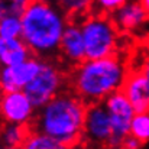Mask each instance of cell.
<instances>
[{
	"mask_svg": "<svg viewBox=\"0 0 149 149\" xmlns=\"http://www.w3.org/2000/svg\"><path fill=\"white\" fill-rule=\"evenodd\" d=\"M110 19L120 33H135L148 22V16L141 0H127L120 9L110 15Z\"/></svg>",
	"mask_w": 149,
	"mask_h": 149,
	"instance_id": "8fae6325",
	"label": "cell"
},
{
	"mask_svg": "<svg viewBox=\"0 0 149 149\" xmlns=\"http://www.w3.org/2000/svg\"><path fill=\"white\" fill-rule=\"evenodd\" d=\"M143 146L136 138H133V136H127V138H125V141L122 142V146L120 149H141Z\"/></svg>",
	"mask_w": 149,
	"mask_h": 149,
	"instance_id": "44dd1931",
	"label": "cell"
},
{
	"mask_svg": "<svg viewBox=\"0 0 149 149\" xmlns=\"http://www.w3.org/2000/svg\"><path fill=\"white\" fill-rule=\"evenodd\" d=\"M0 149H22V146H6V145H0Z\"/></svg>",
	"mask_w": 149,
	"mask_h": 149,
	"instance_id": "cb8c5ba5",
	"label": "cell"
},
{
	"mask_svg": "<svg viewBox=\"0 0 149 149\" xmlns=\"http://www.w3.org/2000/svg\"><path fill=\"white\" fill-rule=\"evenodd\" d=\"M127 74L129 68L119 54L86 59L70 70L68 86L87 104L103 103L109 96L122 90Z\"/></svg>",
	"mask_w": 149,
	"mask_h": 149,
	"instance_id": "3957f363",
	"label": "cell"
},
{
	"mask_svg": "<svg viewBox=\"0 0 149 149\" xmlns=\"http://www.w3.org/2000/svg\"><path fill=\"white\" fill-rule=\"evenodd\" d=\"M141 70L143 71V74L146 75L149 78V55L145 58V61H143V64H142V67H141Z\"/></svg>",
	"mask_w": 149,
	"mask_h": 149,
	"instance_id": "7402d4cb",
	"label": "cell"
},
{
	"mask_svg": "<svg viewBox=\"0 0 149 149\" xmlns=\"http://www.w3.org/2000/svg\"><path fill=\"white\" fill-rule=\"evenodd\" d=\"M68 75L58 59H44L36 77L23 88L28 99L38 110L49 100L67 90Z\"/></svg>",
	"mask_w": 149,
	"mask_h": 149,
	"instance_id": "5b68a950",
	"label": "cell"
},
{
	"mask_svg": "<svg viewBox=\"0 0 149 149\" xmlns=\"http://www.w3.org/2000/svg\"><path fill=\"white\" fill-rule=\"evenodd\" d=\"M113 136L110 116L103 103H94L87 106L83 141L96 148H107Z\"/></svg>",
	"mask_w": 149,
	"mask_h": 149,
	"instance_id": "52a82bcc",
	"label": "cell"
},
{
	"mask_svg": "<svg viewBox=\"0 0 149 149\" xmlns=\"http://www.w3.org/2000/svg\"><path fill=\"white\" fill-rule=\"evenodd\" d=\"M87 106L71 88H67L36 110L31 129L72 149L83 141Z\"/></svg>",
	"mask_w": 149,
	"mask_h": 149,
	"instance_id": "7a4b0ae2",
	"label": "cell"
},
{
	"mask_svg": "<svg viewBox=\"0 0 149 149\" xmlns=\"http://www.w3.org/2000/svg\"><path fill=\"white\" fill-rule=\"evenodd\" d=\"M20 20L22 39L32 55L41 59H58L61 38L70 22L58 3L31 0Z\"/></svg>",
	"mask_w": 149,
	"mask_h": 149,
	"instance_id": "6da1fadb",
	"label": "cell"
},
{
	"mask_svg": "<svg viewBox=\"0 0 149 149\" xmlns=\"http://www.w3.org/2000/svg\"><path fill=\"white\" fill-rule=\"evenodd\" d=\"M103 104L110 116L111 130H113L109 149H120L125 138L130 135V123L136 111L122 90L109 96L103 101Z\"/></svg>",
	"mask_w": 149,
	"mask_h": 149,
	"instance_id": "8992f818",
	"label": "cell"
},
{
	"mask_svg": "<svg viewBox=\"0 0 149 149\" xmlns=\"http://www.w3.org/2000/svg\"><path fill=\"white\" fill-rule=\"evenodd\" d=\"M141 3H142V6H143V9H145V13H146L148 20H149V0H141Z\"/></svg>",
	"mask_w": 149,
	"mask_h": 149,
	"instance_id": "603a6c76",
	"label": "cell"
},
{
	"mask_svg": "<svg viewBox=\"0 0 149 149\" xmlns=\"http://www.w3.org/2000/svg\"><path fill=\"white\" fill-rule=\"evenodd\" d=\"M78 22L86 44V59H100L117 55L120 32L110 16L93 12Z\"/></svg>",
	"mask_w": 149,
	"mask_h": 149,
	"instance_id": "277c9868",
	"label": "cell"
},
{
	"mask_svg": "<svg viewBox=\"0 0 149 149\" xmlns=\"http://www.w3.org/2000/svg\"><path fill=\"white\" fill-rule=\"evenodd\" d=\"M127 0H94V10L96 13L110 16L117 9H120Z\"/></svg>",
	"mask_w": 149,
	"mask_h": 149,
	"instance_id": "ffe728a7",
	"label": "cell"
},
{
	"mask_svg": "<svg viewBox=\"0 0 149 149\" xmlns=\"http://www.w3.org/2000/svg\"><path fill=\"white\" fill-rule=\"evenodd\" d=\"M45 1H49V3H58V0H45Z\"/></svg>",
	"mask_w": 149,
	"mask_h": 149,
	"instance_id": "d4e9b609",
	"label": "cell"
},
{
	"mask_svg": "<svg viewBox=\"0 0 149 149\" xmlns=\"http://www.w3.org/2000/svg\"><path fill=\"white\" fill-rule=\"evenodd\" d=\"M44 59L38 56H31L26 61L12 65V67H1L0 68V91H17L23 90L39 72L42 68Z\"/></svg>",
	"mask_w": 149,
	"mask_h": 149,
	"instance_id": "9c48e42d",
	"label": "cell"
},
{
	"mask_svg": "<svg viewBox=\"0 0 149 149\" xmlns=\"http://www.w3.org/2000/svg\"><path fill=\"white\" fill-rule=\"evenodd\" d=\"M35 114L36 109L23 90L0 93V117L3 123H15L31 127Z\"/></svg>",
	"mask_w": 149,
	"mask_h": 149,
	"instance_id": "ba28073f",
	"label": "cell"
},
{
	"mask_svg": "<svg viewBox=\"0 0 149 149\" xmlns=\"http://www.w3.org/2000/svg\"><path fill=\"white\" fill-rule=\"evenodd\" d=\"M29 130H31L29 126L15 125V123H3L0 126V145L22 146Z\"/></svg>",
	"mask_w": 149,
	"mask_h": 149,
	"instance_id": "5bb4252c",
	"label": "cell"
},
{
	"mask_svg": "<svg viewBox=\"0 0 149 149\" xmlns=\"http://www.w3.org/2000/svg\"><path fill=\"white\" fill-rule=\"evenodd\" d=\"M22 149H71L59 141L51 138L45 133L31 129L25 142L22 143Z\"/></svg>",
	"mask_w": 149,
	"mask_h": 149,
	"instance_id": "2e32d148",
	"label": "cell"
},
{
	"mask_svg": "<svg viewBox=\"0 0 149 149\" xmlns=\"http://www.w3.org/2000/svg\"><path fill=\"white\" fill-rule=\"evenodd\" d=\"M122 91L132 103L136 113L149 111V78L141 68L129 70Z\"/></svg>",
	"mask_w": 149,
	"mask_h": 149,
	"instance_id": "7c38bea8",
	"label": "cell"
},
{
	"mask_svg": "<svg viewBox=\"0 0 149 149\" xmlns=\"http://www.w3.org/2000/svg\"><path fill=\"white\" fill-rule=\"evenodd\" d=\"M31 0H0V17L3 16H22Z\"/></svg>",
	"mask_w": 149,
	"mask_h": 149,
	"instance_id": "d6986e66",
	"label": "cell"
},
{
	"mask_svg": "<svg viewBox=\"0 0 149 149\" xmlns=\"http://www.w3.org/2000/svg\"><path fill=\"white\" fill-rule=\"evenodd\" d=\"M58 6L70 20H81L94 10V0H58Z\"/></svg>",
	"mask_w": 149,
	"mask_h": 149,
	"instance_id": "9a60e30c",
	"label": "cell"
},
{
	"mask_svg": "<svg viewBox=\"0 0 149 149\" xmlns=\"http://www.w3.org/2000/svg\"><path fill=\"white\" fill-rule=\"evenodd\" d=\"M32 56V52L22 38H0V68L20 64Z\"/></svg>",
	"mask_w": 149,
	"mask_h": 149,
	"instance_id": "4fadbf2b",
	"label": "cell"
},
{
	"mask_svg": "<svg viewBox=\"0 0 149 149\" xmlns=\"http://www.w3.org/2000/svg\"><path fill=\"white\" fill-rule=\"evenodd\" d=\"M0 38H7V39L22 38V20L19 16L0 17Z\"/></svg>",
	"mask_w": 149,
	"mask_h": 149,
	"instance_id": "ac0fdd59",
	"label": "cell"
},
{
	"mask_svg": "<svg viewBox=\"0 0 149 149\" xmlns=\"http://www.w3.org/2000/svg\"><path fill=\"white\" fill-rule=\"evenodd\" d=\"M0 93H1V91H0Z\"/></svg>",
	"mask_w": 149,
	"mask_h": 149,
	"instance_id": "484cf974",
	"label": "cell"
},
{
	"mask_svg": "<svg viewBox=\"0 0 149 149\" xmlns=\"http://www.w3.org/2000/svg\"><path fill=\"white\" fill-rule=\"evenodd\" d=\"M58 61L70 70L86 61V44L78 20H70L59 44Z\"/></svg>",
	"mask_w": 149,
	"mask_h": 149,
	"instance_id": "30bf717a",
	"label": "cell"
},
{
	"mask_svg": "<svg viewBox=\"0 0 149 149\" xmlns=\"http://www.w3.org/2000/svg\"><path fill=\"white\" fill-rule=\"evenodd\" d=\"M130 136L136 138L142 145L149 142V111L136 113L130 123Z\"/></svg>",
	"mask_w": 149,
	"mask_h": 149,
	"instance_id": "e0dca14e",
	"label": "cell"
}]
</instances>
